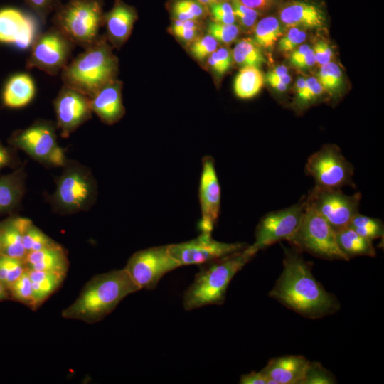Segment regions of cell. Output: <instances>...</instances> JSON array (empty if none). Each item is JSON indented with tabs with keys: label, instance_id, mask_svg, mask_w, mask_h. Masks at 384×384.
I'll list each match as a JSON object with an SVG mask.
<instances>
[{
	"label": "cell",
	"instance_id": "obj_24",
	"mask_svg": "<svg viewBox=\"0 0 384 384\" xmlns=\"http://www.w3.org/2000/svg\"><path fill=\"white\" fill-rule=\"evenodd\" d=\"M31 220L11 217L0 222V250L6 256L24 259L26 252L23 245V231Z\"/></svg>",
	"mask_w": 384,
	"mask_h": 384
},
{
	"label": "cell",
	"instance_id": "obj_36",
	"mask_svg": "<svg viewBox=\"0 0 384 384\" xmlns=\"http://www.w3.org/2000/svg\"><path fill=\"white\" fill-rule=\"evenodd\" d=\"M173 14L176 20H196L204 14L203 5L195 0H178L173 6Z\"/></svg>",
	"mask_w": 384,
	"mask_h": 384
},
{
	"label": "cell",
	"instance_id": "obj_56",
	"mask_svg": "<svg viewBox=\"0 0 384 384\" xmlns=\"http://www.w3.org/2000/svg\"><path fill=\"white\" fill-rule=\"evenodd\" d=\"M9 299V296L6 288L0 282V302Z\"/></svg>",
	"mask_w": 384,
	"mask_h": 384
},
{
	"label": "cell",
	"instance_id": "obj_18",
	"mask_svg": "<svg viewBox=\"0 0 384 384\" xmlns=\"http://www.w3.org/2000/svg\"><path fill=\"white\" fill-rule=\"evenodd\" d=\"M282 23L289 27L320 28L324 26L326 16L322 8L307 0H288L278 10Z\"/></svg>",
	"mask_w": 384,
	"mask_h": 384
},
{
	"label": "cell",
	"instance_id": "obj_38",
	"mask_svg": "<svg viewBox=\"0 0 384 384\" xmlns=\"http://www.w3.org/2000/svg\"><path fill=\"white\" fill-rule=\"evenodd\" d=\"M233 60L232 53L225 47L217 48L208 58V65L219 75H223L230 69Z\"/></svg>",
	"mask_w": 384,
	"mask_h": 384
},
{
	"label": "cell",
	"instance_id": "obj_34",
	"mask_svg": "<svg viewBox=\"0 0 384 384\" xmlns=\"http://www.w3.org/2000/svg\"><path fill=\"white\" fill-rule=\"evenodd\" d=\"M316 79L323 89L331 95L337 93L343 83L341 70L333 62L321 66Z\"/></svg>",
	"mask_w": 384,
	"mask_h": 384
},
{
	"label": "cell",
	"instance_id": "obj_48",
	"mask_svg": "<svg viewBox=\"0 0 384 384\" xmlns=\"http://www.w3.org/2000/svg\"><path fill=\"white\" fill-rule=\"evenodd\" d=\"M243 5L259 11L269 9L274 3L275 0H238Z\"/></svg>",
	"mask_w": 384,
	"mask_h": 384
},
{
	"label": "cell",
	"instance_id": "obj_30",
	"mask_svg": "<svg viewBox=\"0 0 384 384\" xmlns=\"http://www.w3.org/2000/svg\"><path fill=\"white\" fill-rule=\"evenodd\" d=\"M233 60L242 67L260 68L265 59L260 48L250 38L242 39L234 47Z\"/></svg>",
	"mask_w": 384,
	"mask_h": 384
},
{
	"label": "cell",
	"instance_id": "obj_11",
	"mask_svg": "<svg viewBox=\"0 0 384 384\" xmlns=\"http://www.w3.org/2000/svg\"><path fill=\"white\" fill-rule=\"evenodd\" d=\"M180 267L166 245L134 252L124 269L140 290H151L166 274Z\"/></svg>",
	"mask_w": 384,
	"mask_h": 384
},
{
	"label": "cell",
	"instance_id": "obj_4",
	"mask_svg": "<svg viewBox=\"0 0 384 384\" xmlns=\"http://www.w3.org/2000/svg\"><path fill=\"white\" fill-rule=\"evenodd\" d=\"M60 73L63 85L91 97L116 80L118 61L103 38L84 48Z\"/></svg>",
	"mask_w": 384,
	"mask_h": 384
},
{
	"label": "cell",
	"instance_id": "obj_32",
	"mask_svg": "<svg viewBox=\"0 0 384 384\" xmlns=\"http://www.w3.org/2000/svg\"><path fill=\"white\" fill-rule=\"evenodd\" d=\"M23 245L27 254L31 252L56 246L59 243L48 236L33 225L31 220L23 231Z\"/></svg>",
	"mask_w": 384,
	"mask_h": 384
},
{
	"label": "cell",
	"instance_id": "obj_26",
	"mask_svg": "<svg viewBox=\"0 0 384 384\" xmlns=\"http://www.w3.org/2000/svg\"><path fill=\"white\" fill-rule=\"evenodd\" d=\"M27 270L31 282L36 310L60 287L66 275L28 269Z\"/></svg>",
	"mask_w": 384,
	"mask_h": 384
},
{
	"label": "cell",
	"instance_id": "obj_13",
	"mask_svg": "<svg viewBox=\"0 0 384 384\" xmlns=\"http://www.w3.org/2000/svg\"><path fill=\"white\" fill-rule=\"evenodd\" d=\"M306 205V196L287 208L267 213L255 228L252 246L257 251L282 240H287L297 230Z\"/></svg>",
	"mask_w": 384,
	"mask_h": 384
},
{
	"label": "cell",
	"instance_id": "obj_44",
	"mask_svg": "<svg viewBox=\"0 0 384 384\" xmlns=\"http://www.w3.org/2000/svg\"><path fill=\"white\" fill-rule=\"evenodd\" d=\"M211 15L216 23L233 24L236 18L232 4L227 1H220L211 4Z\"/></svg>",
	"mask_w": 384,
	"mask_h": 384
},
{
	"label": "cell",
	"instance_id": "obj_28",
	"mask_svg": "<svg viewBox=\"0 0 384 384\" xmlns=\"http://www.w3.org/2000/svg\"><path fill=\"white\" fill-rule=\"evenodd\" d=\"M263 83L264 78L259 68L242 67L235 78L234 92L241 99H250L258 94Z\"/></svg>",
	"mask_w": 384,
	"mask_h": 384
},
{
	"label": "cell",
	"instance_id": "obj_14",
	"mask_svg": "<svg viewBox=\"0 0 384 384\" xmlns=\"http://www.w3.org/2000/svg\"><path fill=\"white\" fill-rule=\"evenodd\" d=\"M247 245L243 242L228 243L214 240L211 233L201 234L190 240L168 245L170 255L180 266L206 265L233 253Z\"/></svg>",
	"mask_w": 384,
	"mask_h": 384
},
{
	"label": "cell",
	"instance_id": "obj_1",
	"mask_svg": "<svg viewBox=\"0 0 384 384\" xmlns=\"http://www.w3.org/2000/svg\"><path fill=\"white\" fill-rule=\"evenodd\" d=\"M284 250L283 270L269 296L309 319L337 311L338 301L315 279L307 262L296 250Z\"/></svg>",
	"mask_w": 384,
	"mask_h": 384
},
{
	"label": "cell",
	"instance_id": "obj_31",
	"mask_svg": "<svg viewBox=\"0 0 384 384\" xmlns=\"http://www.w3.org/2000/svg\"><path fill=\"white\" fill-rule=\"evenodd\" d=\"M347 227L370 240L383 238L384 234V226L380 220L359 213L352 218Z\"/></svg>",
	"mask_w": 384,
	"mask_h": 384
},
{
	"label": "cell",
	"instance_id": "obj_47",
	"mask_svg": "<svg viewBox=\"0 0 384 384\" xmlns=\"http://www.w3.org/2000/svg\"><path fill=\"white\" fill-rule=\"evenodd\" d=\"M239 383L240 384H270L269 379L262 372L252 371L249 373L242 375Z\"/></svg>",
	"mask_w": 384,
	"mask_h": 384
},
{
	"label": "cell",
	"instance_id": "obj_25",
	"mask_svg": "<svg viewBox=\"0 0 384 384\" xmlns=\"http://www.w3.org/2000/svg\"><path fill=\"white\" fill-rule=\"evenodd\" d=\"M23 169L0 177V214L9 213L20 203L25 185Z\"/></svg>",
	"mask_w": 384,
	"mask_h": 384
},
{
	"label": "cell",
	"instance_id": "obj_21",
	"mask_svg": "<svg viewBox=\"0 0 384 384\" xmlns=\"http://www.w3.org/2000/svg\"><path fill=\"white\" fill-rule=\"evenodd\" d=\"M136 19L134 9L119 0L103 15L108 38L114 46H121L127 40Z\"/></svg>",
	"mask_w": 384,
	"mask_h": 384
},
{
	"label": "cell",
	"instance_id": "obj_43",
	"mask_svg": "<svg viewBox=\"0 0 384 384\" xmlns=\"http://www.w3.org/2000/svg\"><path fill=\"white\" fill-rule=\"evenodd\" d=\"M42 23L61 4V0H23Z\"/></svg>",
	"mask_w": 384,
	"mask_h": 384
},
{
	"label": "cell",
	"instance_id": "obj_29",
	"mask_svg": "<svg viewBox=\"0 0 384 384\" xmlns=\"http://www.w3.org/2000/svg\"><path fill=\"white\" fill-rule=\"evenodd\" d=\"M253 29V41L259 48L264 49L272 48L283 35L279 21L272 16L260 20Z\"/></svg>",
	"mask_w": 384,
	"mask_h": 384
},
{
	"label": "cell",
	"instance_id": "obj_40",
	"mask_svg": "<svg viewBox=\"0 0 384 384\" xmlns=\"http://www.w3.org/2000/svg\"><path fill=\"white\" fill-rule=\"evenodd\" d=\"M218 46V42L210 35L196 39L190 50L192 55L198 60H203L213 53Z\"/></svg>",
	"mask_w": 384,
	"mask_h": 384
},
{
	"label": "cell",
	"instance_id": "obj_49",
	"mask_svg": "<svg viewBox=\"0 0 384 384\" xmlns=\"http://www.w3.org/2000/svg\"><path fill=\"white\" fill-rule=\"evenodd\" d=\"M311 47L308 44H301L292 51L289 57L290 63L296 67L297 65L304 58Z\"/></svg>",
	"mask_w": 384,
	"mask_h": 384
},
{
	"label": "cell",
	"instance_id": "obj_6",
	"mask_svg": "<svg viewBox=\"0 0 384 384\" xmlns=\"http://www.w3.org/2000/svg\"><path fill=\"white\" fill-rule=\"evenodd\" d=\"M297 249L327 260H349L340 249L336 233L307 201L300 224L288 240Z\"/></svg>",
	"mask_w": 384,
	"mask_h": 384
},
{
	"label": "cell",
	"instance_id": "obj_50",
	"mask_svg": "<svg viewBox=\"0 0 384 384\" xmlns=\"http://www.w3.org/2000/svg\"><path fill=\"white\" fill-rule=\"evenodd\" d=\"M198 31V29H176L173 30V32L181 40L188 42L196 40Z\"/></svg>",
	"mask_w": 384,
	"mask_h": 384
},
{
	"label": "cell",
	"instance_id": "obj_46",
	"mask_svg": "<svg viewBox=\"0 0 384 384\" xmlns=\"http://www.w3.org/2000/svg\"><path fill=\"white\" fill-rule=\"evenodd\" d=\"M267 80H277L288 85L292 80L288 74V69L284 65H279L270 70L266 75Z\"/></svg>",
	"mask_w": 384,
	"mask_h": 384
},
{
	"label": "cell",
	"instance_id": "obj_54",
	"mask_svg": "<svg viewBox=\"0 0 384 384\" xmlns=\"http://www.w3.org/2000/svg\"><path fill=\"white\" fill-rule=\"evenodd\" d=\"M267 82L270 85V86L272 87H273L274 89H275L276 90L279 91V92H284L287 90V85L281 82H279V81H277V80H267Z\"/></svg>",
	"mask_w": 384,
	"mask_h": 384
},
{
	"label": "cell",
	"instance_id": "obj_2",
	"mask_svg": "<svg viewBox=\"0 0 384 384\" xmlns=\"http://www.w3.org/2000/svg\"><path fill=\"white\" fill-rule=\"evenodd\" d=\"M139 290L124 268L99 274L85 284L61 315L64 319L95 324L110 314L123 299Z\"/></svg>",
	"mask_w": 384,
	"mask_h": 384
},
{
	"label": "cell",
	"instance_id": "obj_9",
	"mask_svg": "<svg viewBox=\"0 0 384 384\" xmlns=\"http://www.w3.org/2000/svg\"><path fill=\"white\" fill-rule=\"evenodd\" d=\"M305 169L314 180L316 186L341 189L346 186H354L353 166L335 144L324 145L312 154Z\"/></svg>",
	"mask_w": 384,
	"mask_h": 384
},
{
	"label": "cell",
	"instance_id": "obj_15",
	"mask_svg": "<svg viewBox=\"0 0 384 384\" xmlns=\"http://www.w3.org/2000/svg\"><path fill=\"white\" fill-rule=\"evenodd\" d=\"M57 128L66 138L92 117L90 98L64 85L54 100Z\"/></svg>",
	"mask_w": 384,
	"mask_h": 384
},
{
	"label": "cell",
	"instance_id": "obj_12",
	"mask_svg": "<svg viewBox=\"0 0 384 384\" xmlns=\"http://www.w3.org/2000/svg\"><path fill=\"white\" fill-rule=\"evenodd\" d=\"M307 201L336 232L346 228L359 212L360 193L345 194L341 189L314 186L306 196Z\"/></svg>",
	"mask_w": 384,
	"mask_h": 384
},
{
	"label": "cell",
	"instance_id": "obj_58",
	"mask_svg": "<svg viewBox=\"0 0 384 384\" xmlns=\"http://www.w3.org/2000/svg\"><path fill=\"white\" fill-rule=\"evenodd\" d=\"M213 4L223 1V0H211Z\"/></svg>",
	"mask_w": 384,
	"mask_h": 384
},
{
	"label": "cell",
	"instance_id": "obj_20",
	"mask_svg": "<svg viewBox=\"0 0 384 384\" xmlns=\"http://www.w3.org/2000/svg\"><path fill=\"white\" fill-rule=\"evenodd\" d=\"M121 90L122 83L114 80L90 97L92 112L105 124L118 122L124 114Z\"/></svg>",
	"mask_w": 384,
	"mask_h": 384
},
{
	"label": "cell",
	"instance_id": "obj_17",
	"mask_svg": "<svg viewBox=\"0 0 384 384\" xmlns=\"http://www.w3.org/2000/svg\"><path fill=\"white\" fill-rule=\"evenodd\" d=\"M38 34L36 23L30 15L16 8L0 9V43L27 49Z\"/></svg>",
	"mask_w": 384,
	"mask_h": 384
},
{
	"label": "cell",
	"instance_id": "obj_59",
	"mask_svg": "<svg viewBox=\"0 0 384 384\" xmlns=\"http://www.w3.org/2000/svg\"><path fill=\"white\" fill-rule=\"evenodd\" d=\"M1 255V250H0V255Z\"/></svg>",
	"mask_w": 384,
	"mask_h": 384
},
{
	"label": "cell",
	"instance_id": "obj_27",
	"mask_svg": "<svg viewBox=\"0 0 384 384\" xmlns=\"http://www.w3.org/2000/svg\"><path fill=\"white\" fill-rule=\"evenodd\" d=\"M336 233L338 245L348 260L357 256L375 257L376 252L372 240L362 237L348 227Z\"/></svg>",
	"mask_w": 384,
	"mask_h": 384
},
{
	"label": "cell",
	"instance_id": "obj_45",
	"mask_svg": "<svg viewBox=\"0 0 384 384\" xmlns=\"http://www.w3.org/2000/svg\"><path fill=\"white\" fill-rule=\"evenodd\" d=\"M315 55L316 63L323 65L329 62L333 56L331 48L324 41H319L316 42L313 48Z\"/></svg>",
	"mask_w": 384,
	"mask_h": 384
},
{
	"label": "cell",
	"instance_id": "obj_37",
	"mask_svg": "<svg viewBox=\"0 0 384 384\" xmlns=\"http://www.w3.org/2000/svg\"><path fill=\"white\" fill-rule=\"evenodd\" d=\"M336 379L331 373L319 362H309L300 384H334Z\"/></svg>",
	"mask_w": 384,
	"mask_h": 384
},
{
	"label": "cell",
	"instance_id": "obj_33",
	"mask_svg": "<svg viewBox=\"0 0 384 384\" xmlns=\"http://www.w3.org/2000/svg\"><path fill=\"white\" fill-rule=\"evenodd\" d=\"M6 289L9 299L20 302L35 310L31 282L27 269Z\"/></svg>",
	"mask_w": 384,
	"mask_h": 384
},
{
	"label": "cell",
	"instance_id": "obj_42",
	"mask_svg": "<svg viewBox=\"0 0 384 384\" xmlns=\"http://www.w3.org/2000/svg\"><path fill=\"white\" fill-rule=\"evenodd\" d=\"M324 89L316 78L309 77L306 79L305 88L300 97L297 98L299 107H306L316 100L323 92Z\"/></svg>",
	"mask_w": 384,
	"mask_h": 384
},
{
	"label": "cell",
	"instance_id": "obj_55",
	"mask_svg": "<svg viewBox=\"0 0 384 384\" xmlns=\"http://www.w3.org/2000/svg\"><path fill=\"white\" fill-rule=\"evenodd\" d=\"M306 85V79L304 78H299L296 82V92L297 98L302 94Z\"/></svg>",
	"mask_w": 384,
	"mask_h": 384
},
{
	"label": "cell",
	"instance_id": "obj_39",
	"mask_svg": "<svg viewBox=\"0 0 384 384\" xmlns=\"http://www.w3.org/2000/svg\"><path fill=\"white\" fill-rule=\"evenodd\" d=\"M208 34L213 36L218 42L230 43L235 41L239 33V28L234 23L224 24L216 22L208 26Z\"/></svg>",
	"mask_w": 384,
	"mask_h": 384
},
{
	"label": "cell",
	"instance_id": "obj_8",
	"mask_svg": "<svg viewBox=\"0 0 384 384\" xmlns=\"http://www.w3.org/2000/svg\"><path fill=\"white\" fill-rule=\"evenodd\" d=\"M56 129L57 126L50 121L38 120L30 127L15 132L9 142L43 164L65 166L66 159L58 144Z\"/></svg>",
	"mask_w": 384,
	"mask_h": 384
},
{
	"label": "cell",
	"instance_id": "obj_10",
	"mask_svg": "<svg viewBox=\"0 0 384 384\" xmlns=\"http://www.w3.org/2000/svg\"><path fill=\"white\" fill-rule=\"evenodd\" d=\"M75 46L53 26L36 37L31 46L26 68H38L50 75H57L70 62Z\"/></svg>",
	"mask_w": 384,
	"mask_h": 384
},
{
	"label": "cell",
	"instance_id": "obj_3",
	"mask_svg": "<svg viewBox=\"0 0 384 384\" xmlns=\"http://www.w3.org/2000/svg\"><path fill=\"white\" fill-rule=\"evenodd\" d=\"M257 252L252 245H247L238 252L201 265L183 294L184 309L191 311L208 305L222 304L233 277Z\"/></svg>",
	"mask_w": 384,
	"mask_h": 384
},
{
	"label": "cell",
	"instance_id": "obj_51",
	"mask_svg": "<svg viewBox=\"0 0 384 384\" xmlns=\"http://www.w3.org/2000/svg\"><path fill=\"white\" fill-rule=\"evenodd\" d=\"M316 59L313 48H311L304 58L297 65L295 68L299 69H309L314 66Z\"/></svg>",
	"mask_w": 384,
	"mask_h": 384
},
{
	"label": "cell",
	"instance_id": "obj_7",
	"mask_svg": "<svg viewBox=\"0 0 384 384\" xmlns=\"http://www.w3.org/2000/svg\"><path fill=\"white\" fill-rule=\"evenodd\" d=\"M57 180L55 191L50 197L53 208L63 214L88 209L97 194L95 181L90 172L77 164H66Z\"/></svg>",
	"mask_w": 384,
	"mask_h": 384
},
{
	"label": "cell",
	"instance_id": "obj_52",
	"mask_svg": "<svg viewBox=\"0 0 384 384\" xmlns=\"http://www.w3.org/2000/svg\"><path fill=\"white\" fill-rule=\"evenodd\" d=\"M176 29H198V25L196 20H176L172 26V30Z\"/></svg>",
	"mask_w": 384,
	"mask_h": 384
},
{
	"label": "cell",
	"instance_id": "obj_5",
	"mask_svg": "<svg viewBox=\"0 0 384 384\" xmlns=\"http://www.w3.org/2000/svg\"><path fill=\"white\" fill-rule=\"evenodd\" d=\"M103 15L102 0H68L53 12V26L85 48L98 40Z\"/></svg>",
	"mask_w": 384,
	"mask_h": 384
},
{
	"label": "cell",
	"instance_id": "obj_23",
	"mask_svg": "<svg viewBox=\"0 0 384 384\" xmlns=\"http://www.w3.org/2000/svg\"><path fill=\"white\" fill-rule=\"evenodd\" d=\"M24 261L26 269L55 272L66 275L69 261L65 250L58 245L31 252Z\"/></svg>",
	"mask_w": 384,
	"mask_h": 384
},
{
	"label": "cell",
	"instance_id": "obj_41",
	"mask_svg": "<svg viewBox=\"0 0 384 384\" xmlns=\"http://www.w3.org/2000/svg\"><path fill=\"white\" fill-rule=\"evenodd\" d=\"M306 38V33L304 30L298 27H289L286 34L282 36L279 41V50L285 53L292 51Z\"/></svg>",
	"mask_w": 384,
	"mask_h": 384
},
{
	"label": "cell",
	"instance_id": "obj_22",
	"mask_svg": "<svg viewBox=\"0 0 384 384\" xmlns=\"http://www.w3.org/2000/svg\"><path fill=\"white\" fill-rule=\"evenodd\" d=\"M36 95V85L28 73H16L11 76L4 85L1 102L9 108H21L28 105Z\"/></svg>",
	"mask_w": 384,
	"mask_h": 384
},
{
	"label": "cell",
	"instance_id": "obj_19",
	"mask_svg": "<svg viewBox=\"0 0 384 384\" xmlns=\"http://www.w3.org/2000/svg\"><path fill=\"white\" fill-rule=\"evenodd\" d=\"M309 362L303 356H283L270 359L261 370L270 384H300Z\"/></svg>",
	"mask_w": 384,
	"mask_h": 384
},
{
	"label": "cell",
	"instance_id": "obj_35",
	"mask_svg": "<svg viewBox=\"0 0 384 384\" xmlns=\"http://www.w3.org/2000/svg\"><path fill=\"white\" fill-rule=\"evenodd\" d=\"M26 270L24 259L0 255V282L6 288L16 280Z\"/></svg>",
	"mask_w": 384,
	"mask_h": 384
},
{
	"label": "cell",
	"instance_id": "obj_57",
	"mask_svg": "<svg viewBox=\"0 0 384 384\" xmlns=\"http://www.w3.org/2000/svg\"><path fill=\"white\" fill-rule=\"evenodd\" d=\"M202 5H211L213 4L211 0H197Z\"/></svg>",
	"mask_w": 384,
	"mask_h": 384
},
{
	"label": "cell",
	"instance_id": "obj_16",
	"mask_svg": "<svg viewBox=\"0 0 384 384\" xmlns=\"http://www.w3.org/2000/svg\"><path fill=\"white\" fill-rule=\"evenodd\" d=\"M198 191L201 211L198 228L201 232L211 233L220 213V187L210 156L203 158Z\"/></svg>",
	"mask_w": 384,
	"mask_h": 384
},
{
	"label": "cell",
	"instance_id": "obj_53",
	"mask_svg": "<svg viewBox=\"0 0 384 384\" xmlns=\"http://www.w3.org/2000/svg\"><path fill=\"white\" fill-rule=\"evenodd\" d=\"M12 160L9 150L0 142V170L9 166Z\"/></svg>",
	"mask_w": 384,
	"mask_h": 384
}]
</instances>
